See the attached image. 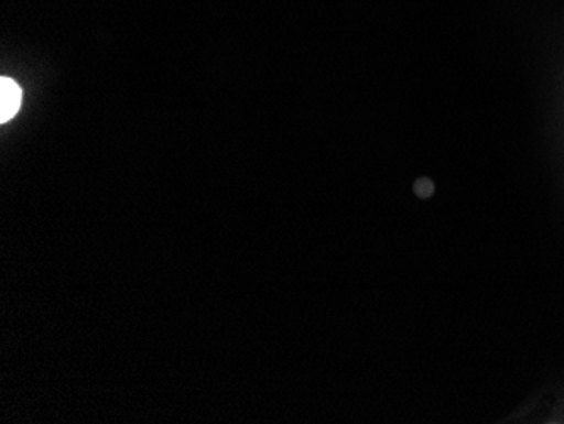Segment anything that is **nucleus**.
<instances>
[{"instance_id": "obj_1", "label": "nucleus", "mask_w": 564, "mask_h": 424, "mask_svg": "<svg viewBox=\"0 0 564 424\" xmlns=\"http://www.w3.org/2000/svg\"><path fill=\"white\" fill-rule=\"evenodd\" d=\"M22 90L11 78L0 80V122L6 123L14 119L21 109Z\"/></svg>"}]
</instances>
